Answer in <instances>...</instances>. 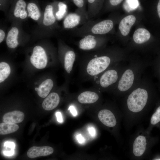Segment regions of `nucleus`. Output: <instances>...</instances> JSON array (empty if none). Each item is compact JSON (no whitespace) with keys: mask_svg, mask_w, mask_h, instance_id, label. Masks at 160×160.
<instances>
[{"mask_svg":"<svg viewBox=\"0 0 160 160\" xmlns=\"http://www.w3.org/2000/svg\"><path fill=\"white\" fill-rule=\"evenodd\" d=\"M129 5L132 8H135L137 7V0H129Z\"/></svg>","mask_w":160,"mask_h":160,"instance_id":"32","label":"nucleus"},{"mask_svg":"<svg viewBox=\"0 0 160 160\" xmlns=\"http://www.w3.org/2000/svg\"><path fill=\"white\" fill-rule=\"evenodd\" d=\"M68 110H70L71 113L72 115L74 116H76L77 114V111L73 105H71L68 108Z\"/></svg>","mask_w":160,"mask_h":160,"instance_id":"30","label":"nucleus"},{"mask_svg":"<svg viewBox=\"0 0 160 160\" xmlns=\"http://www.w3.org/2000/svg\"><path fill=\"white\" fill-rule=\"evenodd\" d=\"M134 78V74L132 70H126L119 81L118 86L119 90L124 92L128 90L133 84Z\"/></svg>","mask_w":160,"mask_h":160,"instance_id":"12","label":"nucleus"},{"mask_svg":"<svg viewBox=\"0 0 160 160\" xmlns=\"http://www.w3.org/2000/svg\"><path fill=\"white\" fill-rule=\"evenodd\" d=\"M54 84L53 81L51 79H47L43 81L37 91L39 96L43 98L46 97L53 88Z\"/></svg>","mask_w":160,"mask_h":160,"instance_id":"20","label":"nucleus"},{"mask_svg":"<svg viewBox=\"0 0 160 160\" xmlns=\"http://www.w3.org/2000/svg\"><path fill=\"white\" fill-rule=\"evenodd\" d=\"M14 17L24 20L28 16L27 4L24 0H13L12 3Z\"/></svg>","mask_w":160,"mask_h":160,"instance_id":"10","label":"nucleus"},{"mask_svg":"<svg viewBox=\"0 0 160 160\" xmlns=\"http://www.w3.org/2000/svg\"><path fill=\"white\" fill-rule=\"evenodd\" d=\"M6 34L4 31L2 29L0 30V43L4 40Z\"/></svg>","mask_w":160,"mask_h":160,"instance_id":"33","label":"nucleus"},{"mask_svg":"<svg viewBox=\"0 0 160 160\" xmlns=\"http://www.w3.org/2000/svg\"><path fill=\"white\" fill-rule=\"evenodd\" d=\"M20 33L19 28L15 26L12 27L9 30L6 38V44L8 47L14 49L17 47Z\"/></svg>","mask_w":160,"mask_h":160,"instance_id":"15","label":"nucleus"},{"mask_svg":"<svg viewBox=\"0 0 160 160\" xmlns=\"http://www.w3.org/2000/svg\"><path fill=\"white\" fill-rule=\"evenodd\" d=\"M87 21L80 12L71 13L66 15L63 21V27L65 29L73 28L82 22L85 23Z\"/></svg>","mask_w":160,"mask_h":160,"instance_id":"8","label":"nucleus"},{"mask_svg":"<svg viewBox=\"0 0 160 160\" xmlns=\"http://www.w3.org/2000/svg\"><path fill=\"white\" fill-rule=\"evenodd\" d=\"M100 122L106 127L111 128L118 129L119 124L123 115L116 116L115 114L108 109L100 110L98 114Z\"/></svg>","mask_w":160,"mask_h":160,"instance_id":"5","label":"nucleus"},{"mask_svg":"<svg viewBox=\"0 0 160 160\" xmlns=\"http://www.w3.org/2000/svg\"><path fill=\"white\" fill-rule=\"evenodd\" d=\"M99 35L88 34L83 36L78 43L79 48L85 51L98 50L100 45Z\"/></svg>","mask_w":160,"mask_h":160,"instance_id":"7","label":"nucleus"},{"mask_svg":"<svg viewBox=\"0 0 160 160\" xmlns=\"http://www.w3.org/2000/svg\"><path fill=\"white\" fill-rule=\"evenodd\" d=\"M135 21V17L132 15L127 16L121 20L119 28L122 35L126 36L129 34L131 27Z\"/></svg>","mask_w":160,"mask_h":160,"instance_id":"17","label":"nucleus"},{"mask_svg":"<svg viewBox=\"0 0 160 160\" xmlns=\"http://www.w3.org/2000/svg\"><path fill=\"white\" fill-rule=\"evenodd\" d=\"M77 139L80 143L82 144L84 142V139L81 134H79L77 135Z\"/></svg>","mask_w":160,"mask_h":160,"instance_id":"36","label":"nucleus"},{"mask_svg":"<svg viewBox=\"0 0 160 160\" xmlns=\"http://www.w3.org/2000/svg\"><path fill=\"white\" fill-rule=\"evenodd\" d=\"M53 151V148L49 146H33L28 150L27 155L30 158H34L49 155L52 154Z\"/></svg>","mask_w":160,"mask_h":160,"instance_id":"14","label":"nucleus"},{"mask_svg":"<svg viewBox=\"0 0 160 160\" xmlns=\"http://www.w3.org/2000/svg\"><path fill=\"white\" fill-rule=\"evenodd\" d=\"M24 113L19 111H15L5 113L3 117L4 122L16 124L22 122L24 119Z\"/></svg>","mask_w":160,"mask_h":160,"instance_id":"18","label":"nucleus"},{"mask_svg":"<svg viewBox=\"0 0 160 160\" xmlns=\"http://www.w3.org/2000/svg\"><path fill=\"white\" fill-rule=\"evenodd\" d=\"M13 0H0V8L7 7L10 3H12Z\"/></svg>","mask_w":160,"mask_h":160,"instance_id":"28","label":"nucleus"},{"mask_svg":"<svg viewBox=\"0 0 160 160\" xmlns=\"http://www.w3.org/2000/svg\"><path fill=\"white\" fill-rule=\"evenodd\" d=\"M55 115L57 121L60 123H63V120L61 113L60 112H57Z\"/></svg>","mask_w":160,"mask_h":160,"instance_id":"31","label":"nucleus"},{"mask_svg":"<svg viewBox=\"0 0 160 160\" xmlns=\"http://www.w3.org/2000/svg\"><path fill=\"white\" fill-rule=\"evenodd\" d=\"M60 100V97L57 93L52 92L48 95L44 100L42 105V107L46 110H52L58 105Z\"/></svg>","mask_w":160,"mask_h":160,"instance_id":"16","label":"nucleus"},{"mask_svg":"<svg viewBox=\"0 0 160 160\" xmlns=\"http://www.w3.org/2000/svg\"><path fill=\"white\" fill-rule=\"evenodd\" d=\"M148 100L147 91L140 88L128 95L122 112L123 124L127 130L140 123L147 115Z\"/></svg>","mask_w":160,"mask_h":160,"instance_id":"1","label":"nucleus"},{"mask_svg":"<svg viewBox=\"0 0 160 160\" xmlns=\"http://www.w3.org/2000/svg\"><path fill=\"white\" fill-rule=\"evenodd\" d=\"M157 12L158 15L160 18V0H159L157 6Z\"/></svg>","mask_w":160,"mask_h":160,"instance_id":"38","label":"nucleus"},{"mask_svg":"<svg viewBox=\"0 0 160 160\" xmlns=\"http://www.w3.org/2000/svg\"><path fill=\"white\" fill-rule=\"evenodd\" d=\"M99 95L94 90H87L81 92L77 97L78 102L82 104H91L97 102Z\"/></svg>","mask_w":160,"mask_h":160,"instance_id":"13","label":"nucleus"},{"mask_svg":"<svg viewBox=\"0 0 160 160\" xmlns=\"http://www.w3.org/2000/svg\"><path fill=\"white\" fill-rule=\"evenodd\" d=\"M154 142L153 138L146 129L142 127L138 128L130 139L131 159L142 160L147 158Z\"/></svg>","mask_w":160,"mask_h":160,"instance_id":"2","label":"nucleus"},{"mask_svg":"<svg viewBox=\"0 0 160 160\" xmlns=\"http://www.w3.org/2000/svg\"><path fill=\"white\" fill-rule=\"evenodd\" d=\"M11 69L9 65L4 62L0 63V83H1L9 76Z\"/></svg>","mask_w":160,"mask_h":160,"instance_id":"23","label":"nucleus"},{"mask_svg":"<svg viewBox=\"0 0 160 160\" xmlns=\"http://www.w3.org/2000/svg\"><path fill=\"white\" fill-rule=\"evenodd\" d=\"M57 10L55 12L54 14L57 20H60L65 16L67 12L66 5L62 2H60L58 4Z\"/></svg>","mask_w":160,"mask_h":160,"instance_id":"26","label":"nucleus"},{"mask_svg":"<svg viewBox=\"0 0 160 160\" xmlns=\"http://www.w3.org/2000/svg\"><path fill=\"white\" fill-rule=\"evenodd\" d=\"M73 1L74 4L79 9V12H80L87 19L89 20L87 12L83 8L84 5V0H73Z\"/></svg>","mask_w":160,"mask_h":160,"instance_id":"27","label":"nucleus"},{"mask_svg":"<svg viewBox=\"0 0 160 160\" xmlns=\"http://www.w3.org/2000/svg\"><path fill=\"white\" fill-rule=\"evenodd\" d=\"M19 127L15 124L3 123L0 124V134L5 135L17 131Z\"/></svg>","mask_w":160,"mask_h":160,"instance_id":"22","label":"nucleus"},{"mask_svg":"<svg viewBox=\"0 0 160 160\" xmlns=\"http://www.w3.org/2000/svg\"><path fill=\"white\" fill-rule=\"evenodd\" d=\"M4 146L11 149H14L15 147V143L13 142H6L4 144Z\"/></svg>","mask_w":160,"mask_h":160,"instance_id":"29","label":"nucleus"},{"mask_svg":"<svg viewBox=\"0 0 160 160\" xmlns=\"http://www.w3.org/2000/svg\"><path fill=\"white\" fill-rule=\"evenodd\" d=\"M76 57V54L73 49L67 46L63 56V65L65 72L69 76L73 71Z\"/></svg>","mask_w":160,"mask_h":160,"instance_id":"9","label":"nucleus"},{"mask_svg":"<svg viewBox=\"0 0 160 160\" xmlns=\"http://www.w3.org/2000/svg\"><path fill=\"white\" fill-rule=\"evenodd\" d=\"M88 132L90 135L92 137H94L96 135V131L95 128L92 127H89Z\"/></svg>","mask_w":160,"mask_h":160,"instance_id":"35","label":"nucleus"},{"mask_svg":"<svg viewBox=\"0 0 160 160\" xmlns=\"http://www.w3.org/2000/svg\"><path fill=\"white\" fill-rule=\"evenodd\" d=\"M14 153V149H11L9 151H3L4 154L7 156H11L13 155Z\"/></svg>","mask_w":160,"mask_h":160,"instance_id":"37","label":"nucleus"},{"mask_svg":"<svg viewBox=\"0 0 160 160\" xmlns=\"http://www.w3.org/2000/svg\"><path fill=\"white\" fill-rule=\"evenodd\" d=\"M160 122V105L158 106L152 114L150 119L149 125L146 129V131L150 133L153 127Z\"/></svg>","mask_w":160,"mask_h":160,"instance_id":"24","label":"nucleus"},{"mask_svg":"<svg viewBox=\"0 0 160 160\" xmlns=\"http://www.w3.org/2000/svg\"><path fill=\"white\" fill-rule=\"evenodd\" d=\"M81 28L76 29L74 33L83 37L88 34L101 35L106 34L113 29V23L110 20H106L95 23L88 20Z\"/></svg>","mask_w":160,"mask_h":160,"instance_id":"3","label":"nucleus"},{"mask_svg":"<svg viewBox=\"0 0 160 160\" xmlns=\"http://www.w3.org/2000/svg\"><path fill=\"white\" fill-rule=\"evenodd\" d=\"M26 9L28 17L36 21L40 20L41 14L36 3L33 1L29 2L27 5Z\"/></svg>","mask_w":160,"mask_h":160,"instance_id":"19","label":"nucleus"},{"mask_svg":"<svg viewBox=\"0 0 160 160\" xmlns=\"http://www.w3.org/2000/svg\"><path fill=\"white\" fill-rule=\"evenodd\" d=\"M118 78V73L113 69L107 70L92 81L93 87L100 89L106 88L115 83Z\"/></svg>","mask_w":160,"mask_h":160,"instance_id":"4","label":"nucleus"},{"mask_svg":"<svg viewBox=\"0 0 160 160\" xmlns=\"http://www.w3.org/2000/svg\"><path fill=\"white\" fill-rule=\"evenodd\" d=\"M87 1L89 6L87 14L89 19L97 15L99 10L97 6V0H87Z\"/></svg>","mask_w":160,"mask_h":160,"instance_id":"25","label":"nucleus"},{"mask_svg":"<svg viewBox=\"0 0 160 160\" xmlns=\"http://www.w3.org/2000/svg\"><path fill=\"white\" fill-rule=\"evenodd\" d=\"M31 64L36 68L42 69L47 65L48 58L45 49L41 46L37 45L33 48L30 57Z\"/></svg>","mask_w":160,"mask_h":160,"instance_id":"6","label":"nucleus"},{"mask_svg":"<svg viewBox=\"0 0 160 160\" xmlns=\"http://www.w3.org/2000/svg\"><path fill=\"white\" fill-rule=\"evenodd\" d=\"M123 0H109V2L111 5L113 6L117 5L122 1Z\"/></svg>","mask_w":160,"mask_h":160,"instance_id":"34","label":"nucleus"},{"mask_svg":"<svg viewBox=\"0 0 160 160\" xmlns=\"http://www.w3.org/2000/svg\"><path fill=\"white\" fill-rule=\"evenodd\" d=\"M56 21L53 5L47 4L45 7L44 12L42 20L43 25L47 28H51L56 24Z\"/></svg>","mask_w":160,"mask_h":160,"instance_id":"11","label":"nucleus"},{"mask_svg":"<svg viewBox=\"0 0 160 160\" xmlns=\"http://www.w3.org/2000/svg\"><path fill=\"white\" fill-rule=\"evenodd\" d=\"M150 36V33L147 29L144 28H139L137 29L134 32L133 39L135 43L140 44L148 41Z\"/></svg>","mask_w":160,"mask_h":160,"instance_id":"21","label":"nucleus"}]
</instances>
